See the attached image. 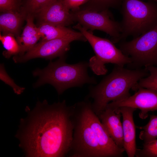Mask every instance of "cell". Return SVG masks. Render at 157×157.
<instances>
[{
	"mask_svg": "<svg viewBox=\"0 0 157 157\" xmlns=\"http://www.w3.org/2000/svg\"><path fill=\"white\" fill-rule=\"evenodd\" d=\"M124 106L140 109L139 117L142 119H145L148 116L149 112L157 110V91L140 88L133 95L121 101L110 102L106 108L115 110Z\"/></svg>",
	"mask_w": 157,
	"mask_h": 157,
	"instance_id": "8fae6325",
	"label": "cell"
},
{
	"mask_svg": "<svg viewBox=\"0 0 157 157\" xmlns=\"http://www.w3.org/2000/svg\"><path fill=\"white\" fill-rule=\"evenodd\" d=\"M137 109L124 106L115 110L122 117L124 149L128 157H134L137 149L135 141V126L133 113Z\"/></svg>",
	"mask_w": 157,
	"mask_h": 157,
	"instance_id": "4fadbf2b",
	"label": "cell"
},
{
	"mask_svg": "<svg viewBox=\"0 0 157 157\" xmlns=\"http://www.w3.org/2000/svg\"><path fill=\"white\" fill-rule=\"evenodd\" d=\"M74 129L70 157H104L81 101L71 106Z\"/></svg>",
	"mask_w": 157,
	"mask_h": 157,
	"instance_id": "5b68a950",
	"label": "cell"
},
{
	"mask_svg": "<svg viewBox=\"0 0 157 157\" xmlns=\"http://www.w3.org/2000/svg\"><path fill=\"white\" fill-rule=\"evenodd\" d=\"M55 0H27L23 12L26 15L37 14L42 9Z\"/></svg>",
	"mask_w": 157,
	"mask_h": 157,
	"instance_id": "7402d4cb",
	"label": "cell"
},
{
	"mask_svg": "<svg viewBox=\"0 0 157 157\" xmlns=\"http://www.w3.org/2000/svg\"><path fill=\"white\" fill-rule=\"evenodd\" d=\"M122 20L118 42L129 36L135 38L157 25V3L152 1L123 0Z\"/></svg>",
	"mask_w": 157,
	"mask_h": 157,
	"instance_id": "277c9868",
	"label": "cell"
},
{
	"mask_svg": "<svg viewBox=\"0 0 157 157\" xmlns=\"http://www.w3.org/2000/svg\"><path fill=\"white\" fill-rule=\"evenodd\" d=\"M17 134L20 147L28 157L68 156L73 139L71 106L66 101L49 104L38 101L25 119Z\"/></svg>",
	"mask_w": 157,
	"mask_h": 157,
	"instance_id": "6da1fadb",
	"label": "cell"
},
{
	"mask_svg": "<svg viewBox=\"0 0 157 157\" xmlns=\"http://www.w3.org/2000/svg\"><path fill=\"white\" fill-rule=\"evenodd\" d=\"M123 0H89L80 9L97 12L109 10L110 8L121 7Z\"/></svg>",
	"mask_w": 157,
	"mask_h": 157,
	"instance_id": "ac0fdd59",
	"label": "cell"
},
{
	"mask_svg": "<svg viewBox=\"0 0 157 157\" xmlns=\"http://www.w3.org/2000/svg\"><path fill=\"white\" fill-rule=\"evenodd\" d=\"M105 130L116 145L124 149V141L121 114L106 108L97 115Z\"/></svg>",
	"mask_w": 157,
	"mask_h": 157,
	"instance_id": "5bb4252c",
	"label": "cell"
},
{
	"mask_svg": "<svg viewBox=\"0 0 157 157\" xmlns=\"http://www.w3.org/2000/svg\"><path fill=\"white\" fill-rule=\"evenodd\" d=\"M142 149H137L136 157H157V139L144 143Z\"/></svg>",
	"mask_w": 157,
	"mask_h": 157,
	"instance_id": "603a6c76",
	"label": "cell"
},
{
	"mask_svg": "<svg viewBox=\"0 0 157 157\" xmlns=\"http://www.w3.org/2000/svg\"><path fill=\"white\" fill-rule=\"evenodd\" d=\"M14 36L10 34H0V40L5 49L3 55L7 58L13 55L17 56L20 52L19 46Z\"/></svg>",
	"mask_w": 157,
	"mask_h": 157,
	"instance_id": "44dd1931",
	"label": "cell"
},
{
	"mask_svg": "<svg viewBox=\"0 0 157 157\" xmlns=\"http://www.w3.org/2000/svg\"><path fill=\"white\" fill-rule=\"evenodd\" d=\"M76 40L87 41L81 32L76 31L71 34L63 37L41 41L24 55L14 56L13 60L16 63H21L37 58L51 60L57 57L65 56L66 53L70 49V43Z\"/></svg>",
	"mask_w": 157,
	"mask_h": 157,
	"instance_id": "ba28073f",
	"label": "cell"
},
{
	"mask_svg": "<svg viewBox=\"0 0 157 157\" xmlns=\"http://www.w3.org/2000/svg\"><path fill=\"white\" fill-rule=\"evenodd\" d=\"M26 18V23L23 32L16 39L20 48L19 56H22L30 50L41 38L38 28L33 22V15L28 14Z\"/></svg>",
	"mask_w": 157,
	"mask_h": 157,
	"instance_id": "9a60e30c",
	"label": "cell"
},
{
	"mask_svg": "<svg viewBox=\"0 0 157 157\" xmlns=\"http://www.w3.org/2000/svg\"><path fill=\"white\" fill-rule=\"evenodd\" d=\"M71 13L74 21L86 29L103 31L112 37L114 44L118 42L121 31V24L113 19L109 10L97 12L80 9Z\"/></svg>",
	"mask_w": 157,
	"mask_h": 157,
	"instance_id": "9c48e42d",
	"label": "cell"
},
{
	"mask_svg": "<svg viewBox=\"0 0 157 157\" xmlns=\"http://www.w3.org/2000/svg\"><path fill=\"white\" fill-rule=\"evenodd\" d=\"M89 0H63V2L69 10L75 11L79 10L81 6L86 3Z\"/></svg>",
	"mask_w": 157,
	"mask_h": 157,
	"instance_id": "484cf974",
	"label": "cell"
},
{
	"mask_svg": "<svg viewBox=\"0 0 157 157\" xmlns=\"http://www.w3.org/2000/svg\"><path fill=\"white\" fill-rule=\"evenodd\" d=\"M150 0V1H154L156 2V3H157V0Z\"/></svg>",
	"mask_w": 157,
	"mask_h": 157,
	"instance_id": "4316f807",
	"label": "cell"
},
{
	"mask_svg": "<svg viewBox=\"0 0 157 157\" xmlns=\"http://www.w3.org/2000/svg\"><path fill=\"white\" fill-rule=\"evenodd\" d=\"M26 15L23 12L19 13L16 11L4 12L0 16V31L3 35L18 36L22 20Z\"/></svg>",
	"mask_w": 157,
	"mask_h": 157,
	"instance_id": "2e32d148",
	"label": "cell"
},
{
	"mask_svg": "<svg viewBox=\"0 0 157 157\" xmlns=\"http://www.w3.org/2000/svg\"><path fill=\"white\" fill-rule=\"evenodd\" d=\"M0 78L6 84L10 86L13 89L14 92L17 94L22 93L25 88L17 85L6 72L3 64H1L0 66Z\"/></svg>",
	"mask_w": 157,
	"mask_h": 157,
	"instance_id": "cb8c5ba5",
	"label": "cell"
},
{
	"mask_svg": "<svg viewBox=\"0 0 157 157\" xmlns=\"http://www.w3.org/2000/svg\"><path fill=\"white\" fill-rule=\"evenodd\" d=\"M136 127L141 130L139 138L144 143H146L157 138V115H150L148 122L143 126Z\"/></svg>",
	"mask_w": 157,
	"mask_h": 157,
	"instance_id": "d6986e66",
	"label": "cell"
},
{
	"mask_svg": "<svg viewBox=\"0 0 157 157\" xmlns=\"http://www.w3.org/2000/svg\"><path fill=\"white\" fill-rule=\"evenodd\" d=\"M69 11L63 0H55L42 9L37 15L41 22L66 26L74 22Z\"/></svg>",
	"mask_w": 157,
	"mask_h": 157,
	"instance_id": "7c38bea8",
	"label": "cell"
},
{
	"mask_svg": "<svg viewBox=\"0 0 157 157\" xmlns=\"http://www.w3.org/2000/svg\"><path fill=\"white\" fill-rule=\"evenodd\" d=\"M84 36L93 48L95 55L90 58L89 67L95 74H105L108 70L105 64L111 63L124 66L131 62L130 58L124 54L110 40L94 35L79 24L73 26Z\"/></svg>",
	"mask_w": 157,
	"mask_h": 157,
	"instance_id": "8992f818",
	"label": "cell"
},
{
	"mask_svg": "<svg viewBox=\"0 0 157 157\" xmlns=\"http://www.w3.org/2000/svg\"><path fill=\"white\" fill-rule=\"evenodd\" d=\"M37 28L41 41L63 37L71 34L76 31L66 26L45 22H40Z\"/></svg>",
	"mask_w": 157,
	"mask_h": 157,
	"instance_id": "e0dca14e",
	"label": "cell"
},
{
	"mask_svg": "<svg viewBox=\"0 0 157 157\" xmlns=\"http://www.w3.org/2000/svg\"><path fill=\"white\" fill-rule=\"evenodd\" d=\"M66 58L64 56L60 57L55 61L51 60L44 68L34 70L33 75L38 77V79L33 85V87L37 88L49 84L60 95L71 88L81 87L86 84H97L96 79L88 74L89 62L82 61L69 64L66 62Z\"/></svg>",
	"mask_w": 157,
	"mask_h": 157,
	"instance_id": "3957f363",
	"label": "cell"
},
{
	"mask_svg": "<svg viewBox=\"0 0 157 157\" xmlns=\"http://www.w3.org/2000/svg\"><path fill=\"white\" fill-rule=\"evenodd\" d=\"M119 45L123 53L131 59L127 68L157 67V25L131 40L120 41Z\"/></svg>",
	"mask_w": 157,
	"mask_h": 157,
	"instance_id": "52a82bcc",
	"label": "cell"
},
{
	"mask_svg": "<svg viewBox=\"0 0 157 157\" xmlns=\"http://www.w3.org/2000/svg\"><path fill=\"white\" fill-rule=\"evenodd\" d=\"M149 72L145 67L131 69L115 65L112 72L96 85L89 88L86 98L91 99L92 109L97 115L110 102L121 101L131 96L129 91Z\"/></svg>",
	"mask_w": 157,
	"mask_h": 157,
	"instance_id": "7a4b0ae2",
	"label": "cell"
},
{
	"mask_svg": "<svg viewBox=\"0 0 157 157\" xmlns=\"http://www.w3.org/2000/svg\"><path fill=\"white\" fill-rule=\"evenodd\" d=\"M17 6V0H0V10L1 12L16 11Z\"/></svg>",
	"mask_w": 157,
	"mask_h": 157,
	"instance_id": "d4e9b609",
	"label": "cell"
},
{
	"mask_svg": "<svg viewBox=\"0 0 157 157\" xmlns=\"http://www.w3.org/2000/svg\"><path fill=\"white\" fill-rule=\"evenodd\" d=\"M81 102L86 117L95 133L104 157H123L124 149L119 148L109 135L93 111L92 102L86 99Z\"/></svg>",
	"mask_w": 157,
	"mask_h": 157,
	"instance_id": "30bf717a",
	"label": "cell"
},
{
	"mask_svg": "<svg viewBox=\"0 0 157 157\" xmlns=\"http://www.w3.org/2000/svg\"><path fill=\"white\" fill-rule=\"evenodd\" d=\"M145 68L149 75L140 79L131 89L136 91L139 88H144L157 91V67L150 66Z\"/></svg>",
	"mask_w": 157,
	"mask_h": 157,
	"instance_id": "ffe728a7",
	"label": "cell"
}]
</instances>
